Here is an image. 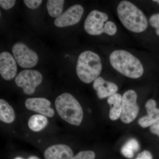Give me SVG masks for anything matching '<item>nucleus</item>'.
<instances>
[{
  "label": "nucleus",
  "mask_w": 159,
  "mask_h": 159,
  "mask_svg": "<svg viewBox=\"0 0 159 159\" xmlns=\"http://www.w3.org/2000/svg\"><path fill=\"white\" fill-rule=\"evenodd\" d=\"M122 97L121 94L116 93L107 99V103L111 107L109 118L113 121L120 118L122 112Z\"/></svg>",
  "instance_id": "15"
},
{
  "label": "nucleus",
  "mask_w": 159,
  "mask_h": 159,
  "mask_svg": "<svg viewBox=\"0 0 159 159\" xmlns=\"http://www.w3.org/2000/svg\"><path fill=\"white\" fill-rule=\"evenodd\" d=\"M138 95L133 90H128L122 97V109L120 119L123 123L128 124L136 118L139 111L137 101Z\"/></svg>",
  "instance_id": "6"
},
{
  "label": "nucleus",
  "mask_w": 159,
  "mask_h": 159,
  "mask_svg": "<svg viewBox=\"0 0 159 159\" xmlns=\"http://www.w3.org/2000/svg\"><path fill=\"white\" fill-rule=\"evenodd\" d=\"M15 119L13 108L6 100L0 99V120L4 123H12Z\"/></svg>",
  "instance_id": "16"
},
{
  "label": "nucleus",
  "mask_w": 159,
  "mask_h": 159,
  "mask_svg": "<svg viewBox=\"0 0 159 159\" xmlns=\"http://www.w3.org/2000/svg\"><path fill=\"white\" fill-rule=\"evenodd\" d=\"M14 159H23L22 158L20 157H16Z\"/></svg>",
  "instance_id": "29"
},
{
  "label": "nucleus",
  "mask_w": 159,
  "mask_h": 159,
  "mask_svg": "<svg viewBox=\"0 0 159 159\" xmlns=\"http://www.w3.org/2000/svg\"><path fill=\"white\" fill-rule=\"evenodd\" d=\"M152 155L150 152L145 150L139 154L138 156L135 159H152Z\"/></svg>",
  "instance_id": "25"
},
{
  "label": "nucleus",
  "mask_w": 159,
  "mask_h": 159,
  "mask_svg": "<svg viewBox=\"0 0 159 159\" xmlns=\"http://www.w3.org/2000/svg\"><path fill=\"white\" fill-rule=\"evenodd\" d=\"M12 52L18 64L23 68L33 67L38 61L37 54L23 43L15 44L12 48Z\"/></svg>",
  "instance_id": "7"
},
{
  "label": "nucleus",
  "mask_w": 159,
  "mask_h": 159,
  "mask_svg": "<svg viewBox=\"0 0 159 159\" xmlns=\"http://www.w3.org/2000/svg\"><path fill=\"white\" fill-rule=\"evenodd\" d=\"M147 115L140 118L139 124L141 127L146 128L153 125L159 120V108L157 107V102L154 99H150L145 104Z\"/></svg>",
  "instance_id": "14"
},
{
  "label": "nucleus",
  "mask_w": 159,
  "mask_h": 159,
  "mask_svg": "<svg viewBox=\"0 0 159 159\" xmlns=\"http://www.w3.org/2000/svg\"><path fill=\"white\" fill-rule=\"evenodd\" d=\"M28 159H40L38 157L35 156H31L29 157Z\"/></svg>",
  "instance_id": "27"
},
{
  "label": "nucleus",
  "mask_w": 159,
  "mask_h": 159,
  "mask_svg": "<svg viewBox=\"0 0 159 159\" xmlns=\"http://www.w3.org/2000/svg\"><path fill=\"white\" fill-rule=\"evenodd\" d=\"M55 106L61 119L71 125H80L83 119V111L74 96L68 93L61 94L55 99Z\"/></svg>",
  "instance_id": "3"
},
{
  "label": "nucleus",
  "mask_w": 159,
  "mask_h": 159,
  "mask_svg": "<svg viewBox=\"0 0 159 159\" xmlns=\"http://www.w3.org/2000/svg\"><path fill=\"white\" fill-rule=\"evenodd\" d=\"M117 12L120 21L129 31L141 33L148 28L147 18L133 3L127 1H122L117 7Z\"/></svg>",
  "instance_id": "1"
},
{
  "label": "nucleus",
  "mask_w": 159,
  "mask_h": 159,
  "mask_svg": "<svg viewBox=\"0 0 159 159\" xmlns=\"http://www.w3.org/2000/svg\"><path fill=\"white\" fill-rule=\"evenodd\" d=\"M74 152L70 147L63 144L50 146L44 152L45 159H71Z\"/></svg>",
  "instance_id": "12"
},
{
  "label": "nucleus",
  "mask_w": 159,
  "mask_h": 159,
  "mask_svg": "<svg viewBox=\"0 0 159 159\" xmlns=\"http://www.w3.org/2000/svg\"><path fill=\"white\" fill-rule=\"evenodd\" d=\"M17 73L16 61L12 55L7 51L0 54V74L3 79L10 80L14 78Z\"/></svg>",
  "instance_id": "10"
},
{
  "label": "nucleus",
  "mask_w": 159,
  "mask_h": 159,
  "mask_svg": "<svg viewBox=\"0 0 159 159\" xmlns=\"http://www.w3.org/2000/svg\"><path fill=\"white\" fill-rule=\"evenodd\" d=\"M150 129L152 133L156 134L159 137V120L150 126Z\"/></svg>",
  "instance_id": "26"
},
{
  "label": "nucleus",
  "mask_w": 159,
  "mask_h": 159,
  "mask_svg": "<svg viewBox=\"0 0 159 159\" xmlns=\"http://www.w3.org/2000/svg\"><path fill=\"white\" fill-rule=\"evenodd\" d=\"M117 28L116 24L111 21H108L106 23L104 28V33L110 36H113L116 33Z\"/></svg>",
  "instance_id": "21"
},
{
  "label": "nucleus",
  "mask_w": 159,
  "mask_h": 159,
  "mask_svg": "<svg viewBox=\"0 0 159 159\" xmlns=\"http://www.w3.org/2000/svg\"><path fill=\"white\" fill-rule=\"evenodd\" d=\"M151 25L156 29L159 28V13H157L151 16L149 19Z\"/></svg>",
  "instance_id": "24"
},
{
  "label": "nucleus",
  "mask_w": 159,
  "mask_h": 159,
  "mask_svg": "<svg viewBox=\"0 0 159 159\" xmlns=\"http://www.w3.org/2000/svg\"><path fill=\"white\" fill-rule=\"evenodd\" d=\"M109 59L113 68L125 77L138 79L144 73L142 63L128 51L122 50L113 51Z\"/></svg>",
  "instance_id": "2"
},
{
  "label": "nucleus",
  "mask_w": 159,
  "mask_h": 159,
  "mask_svg": "<svg viewBox=\"0 0 159 159\" xmlns=\"http://www.w3.org/2000/svg\"><path fill=\"white\" fill-rule=\"evenodd\" d=\"M48 123V118L42 115H34L31 116L28 121V126L31 130L39 132L43 130Z\"/></svg>",
  "instance_id": "17"
},
{
  "label": "nucleus",
  "mask_w": 159,
  "mask_h": 159,
  "mask_svg": "<svg viewBox=\"0 0 159 159\" xmlns=\"http://www.w3.org/2000/svg\"><path fill=\"white\" fill-rule=\"evenodd\" d=\"M25 105L29 110L38 113L45 116L53 117L54 111L51 107L50 100L44 98H31L26 99Z\"/></svg>",
  "instance_id": "11"
},
{
  "label": "nucleus",
  "mask_w": 159,
  "mask_h": 159,
  "mask_svg": "<svg viewBox=\"0 0 159 159\" xmlns=\"http://www.w3.org/2000/svg\"><path fill=\"white\" fill-rule=\"evenodd\" d=\"M96 154L93 151H82L80 152L71 159H95Z\"/></svg>",
  "instance_id": "20"
},
{
  "label": "nucleus",
  "mask_w": 159,
  "mask_h": 159,
  "mask_svg": "<svg viewBox=\"0 0 159 159\" xmlns=\"http://www.w3.org/2000/svg\"><path fill=\"white\" fill-rule=\"evenodd\" d=\"M156 33L159 36V28L157 29L156 30Z\"/></svg>",
  "instance_id": "28"
},
{
  "label": "nucleus",
  "mask_w": 159,
  "mask_h": 159,
  "mask_svg": "<svg viewBox=\"0 0 159 159\" xmlns=\"http://www.w3.org/2000/svg\"><path fill=\"white\" fill-rule=\"evenodd\" d=\"M26 6L32 9H37L42 3V0H24Z\"/></svg>",
  "instance_id": "22"
},
{
  "label": "nucleus",
  "mask_w": 159,
  "mask_h": 159,
  "mask_svg": "<svg viewBox=\"0 0 159 159\" xmlns=\"http://www.w3.org/2000/svg\"><path fill=\"white\" fill-rule=\"evenodd\" d=\"M93 87L97 92L99 99H102L110 97L116 93L118 87L113 82L106 80L102 77H99L94 81Z\"/></svg>",
  "instance_id": "13"
},
{
  "label": "nucleus",
  "mask_w": 159,
  "mask_h": 159,
  "mask_svg": "<svg viewBox=\"0 0 159 159\" xmlns=\"http://www.w3.org/2000/svg\"><path fill=\"white\" fill-rule=\"evenodd\" d=\"M140 149L139 142L136 139H131L129 140L121 148L122 155L126 158L132 159L135 153Z\"/></svg>",
  "instance_id": "18"
},
{
  "label": "nucleus",
  "mask_w": 159,
  "mask_h": 159,
  "mask_svg": "<svg viewBox=\"0 0 159 159\" xmlns=\"http://www.w3.org/2000/svg\"><path fill=\"white\" fill-rule=\"evenodd\" d=\"M108 16L97 10L91 11L86 18L84 29L87 33L92 35H98L104 33L106 23Z\"/></svg>",
  "instance_id": "8"
},
{
  "label": "nucleus",
  "mask_w": 159,
  "mask_h": 159,
  "mask_svg": "<svg viewBox=\"0 0 159 159\" xmlns=\"http://www.w3.org/2000/svg\"><path fill=\"white\" fill-rule=\"evenodd\" d=\"M64 2V0H49L48 1L47 9L49 14L51 17L56 18L62 14Z\"/></svg>",
  "instance_id": "19"
},
{
  "label": "nucleus",
  "mask_w": 159,
  "mask_h": 159,
  "mask_svg": "<svg viewBox=\"0 0 159 159\" xmlns=\"http://www.w3.org/2000/svg\"><path fill=\"white\" fill-rule=\"evenodd\" d=\"M84 11L80 5L71 6L54 20V25L59 28L74 25L80 21Z\"/></svg>",
  "instance_id": "9"
},
{
  "label": "nucleus",
  "mask_w": 159,
  "mask_h": 159,
  "mask_svg": "<svg viewBox=\"0 0 159 159\" xmlns=\"http://www.w3.org/2000/svg\"><path fill=\"white\" fill-rule=\"evenodd\" d=\"M102 70L101 59L98 54L92 51H84L77 60L76 71L83 82L90 84L99 77Z\"/></svg>",
  "instance_id": "4"
},
{
  "label": "nucleus",
  "mask_w": 159,
  "mask_h": 159,
  "mask_svg": "<svg viewBox=\"0 0 159 159\" xmlns=\"http://www.w3.org/2000/svg\"><path fill=\"white\" fill-rule=\"evenodd\" d=\"M16 2V1L15 0H1L0 5L3 9L7 10L12 8L15 4Z\"/></svg>",
  "instance_id": "23"
},
{
  "label": "nucleus",
  "mask_w": 159,
  "mask_h": 159,
  "mask_svg": "<svg viewBox=\"0 0 159 159\" xmlns=\"http://www.w3.org/2000/svg\"><path fill=\"white\" fill-rule=\"evenodd\" d=\"M42 80V75L39 71L25 70L18 74L15 82L19 87L23 89L25 94L31 95L35 92L36 87L41 84Z\"/></svg>",
  "instance_id": "5"
}]
</instances>
